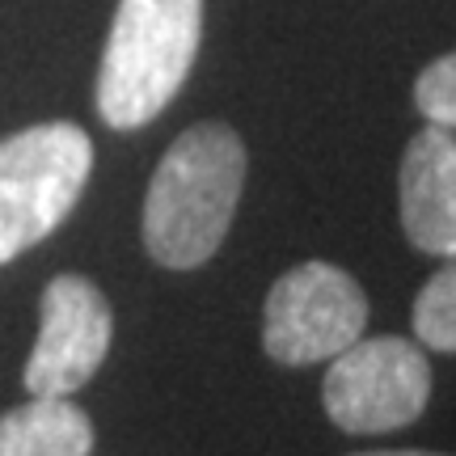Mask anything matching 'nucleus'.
Returning a JSON list of instances; mask_svg holds the SVG:
<instances>
[{"label": "nucleus", "mask_w": 456, "mask_h": 456, "mask_svg": "<svg viewBox=\"0 0 456 456\" xmlns=\"http://www.w3.org/2000/svg\"><path fill=\"white\" fill-rule=\"evenodd\" d=\"M249 157L228 123H195L165 148L144 195V249L169 271H195L224 245Z\"/></svg>", "instance_id": "1"}, {"label": "nucleus", "mask_w": 456, "mask_h": 456, "mask_svg": "<svg viewBox=\"0 0 456 456\" xmlns=\"http://www.w3.org/2000/svg\"><path fill=\"white\" fill-rule=\"evenodd\" d=\"M414 334L431 351L456 355V258H448V266L423 283L414 300Z\"/></svg>", "instance_id": "9"}, {"label": "nucleus", "mask_w": 456, "mask_h": 456, "mask_svg": "<svg viewBox=\"0 0 456 456\" xmlns=\"http://www.w3.org/2000/svg\"><path fill=\"white\" fill-rule=\"evenodd\" d=\"M414 106L423 110L427 123L436 127H456V51L431 60L414 81Z\"/></svg>", "instance_id": "10"}, {"label": "nucleus", "mask_w": 456, "mask_h": 456, "mask_svg": "<svg viewBox=\"0 0 456 456\" xmlns=\"http://www.w3.org/2000/svg\"><path fill=\"white\" fill-rule=\"evenodd\" d=\"M114 338V313L102 288L85 275H55L43 292V322L26 359V389L34 397H72L85 389Z\"/></svg>", "instance_id": "6"}, {"label": "nucleus", "mask_w": 456, "mask_h": 456, "mask_svg": "<svg viewBox=\"0 0 456 456\" xmlns=\"http://www.w3.org/2000/svg\"><path fill=\"white\" fill-rule=\"evenodd\" d=\"M431 402V363L410 338H355L330 359L322 406L346 436H389L423 419Z\"/></svg>", "instance_id": "4"}, {"label": "nucleus", "mask_w": 456, "mask_h": 456, "mask_svg": "<svg viewBox=\"0 0 456 456\" xmlns=\"http://www.w3.org/2000/svg\"><path fill=\"white\" fill-rule=\"evenodd\" d=\"M402 228L410 245L431 258H456V135L423 127L406 144L402 174Z\"/></svg>", "instance_id": "7"}, {"label": "nucleus", "mask_w": 456, "mask_h": 456, "mask_svg": "<svg viewBox=\"0 0 456 456\" xmlns=\"http://www.w3.org/2000/svg\"><path fill=\"white\" fill-rule=\"evenodd\" d=\"M94 169V140L77 123H34L0 140V266L51 237Z\"/></svg>", "instance_id": "3"}, {"label": "nucleus", "mask_w": 456, "mask_h": 456, "mask_svg": "<svg viewBox=\"0 0 456 456\" xmlns=\"http://www.w3.org/2000/svg\"><path fill=\"white\" fill-rule=\"evenodd\" d=\"M94 423L68 397H30L0 414V456H89Z\"/></svg>", "instance_id": "8"}, {"label": "nucleus", "mask_w": 456, "mask_h": 456, "mask_svg": "<svg viewBox=\"0 0 456 456\" xmlns=\"http://www.w3.org/2000/svg\"><path fill=\"white\" fill-rule=\"evenodd\" d=\"M203 0H118L98 68V114L144 127L174 102L199 55Z\"/></svg>", "instance_id": "2"}, {"label": "nucleus", "mask_w": 456, "mask_h": 456, "mask_svg": "<svg viewBox=\"0 0 456 456\" xmlns=\"http://www.w3.org/2000/svg\"><path fill=\"white\" fill-rule=\"evenodd\" d=\"M351 456H448V452H423V448H380V452H351Z\"/></svg>", "instance_id": "11"}, {"label": "nucleus", "mask_w": 456, "mask_h": 456, "mask_svg": "<svg viewBox=\"0 0 456 456\" xmlns=\"http://www.w3.org/2000/svg\"><path fill=\"white\" fill-rule=\"evenodd\" d=\"M368 326V296L334 262H300L275 279L262 309V351L283 368L342 355Z\"/></svg>", "instance_id": "5"}]
</instances>
